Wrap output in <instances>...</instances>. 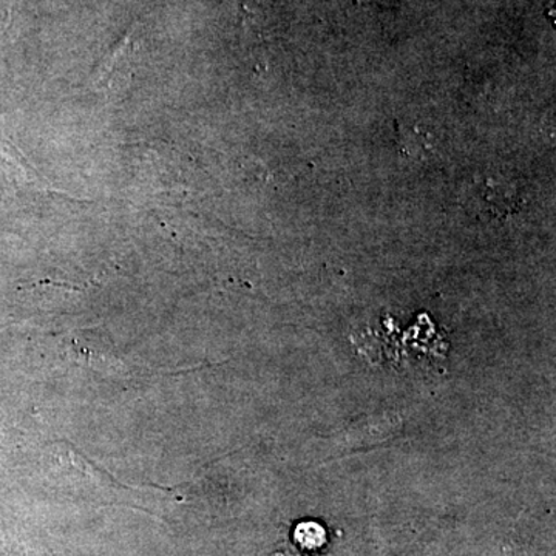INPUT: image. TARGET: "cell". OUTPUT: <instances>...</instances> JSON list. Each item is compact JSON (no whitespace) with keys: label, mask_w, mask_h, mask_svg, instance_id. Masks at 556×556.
Segmentation results:
<instances>
[{"label":"cell","mask_w":556,"mask_h":556,"mask_svg":"<svg viewBox=\"0 0 556 556\" xmlns=\"http://www.w3.org/2000/svg\"><path fill=\"white\" fill-rule=\"evenodd\" d=\"M295 540H298L300 546L316 548L324 544V529L318 525H314V522H305V525H300L298 530H295Z\"/></svg>","instance_id":"1"}]
</instances>
